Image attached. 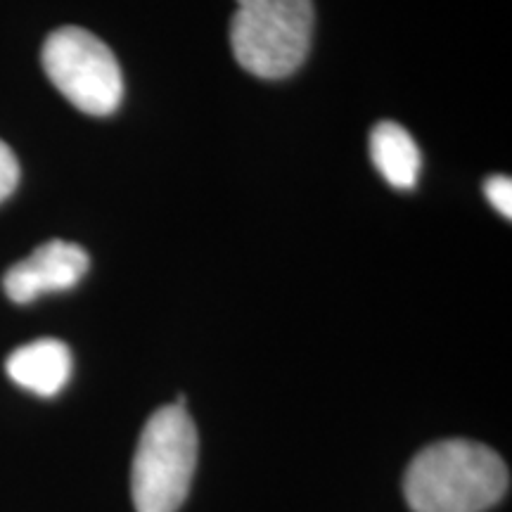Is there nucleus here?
Listing matches in <instances>:
<instances>
[{
    "instance_id": "f257e3e1",
    "label": "nucleus",
    "mask_w": 512,
    "mask_h": 512,
    "mask_svg": "<svg viewBox=\"0 0 512 512\" xmlns=\"http://www.w3.org/2000/svg\"><path fill=\"white\" fill-rule=\"evenodd\" d=\"M510 472L494 448L448 439L408 465L406 501L415 512H484L508 494Z\"/></svg>"
},
{
    "instance_id": "f03ea898",
    "label": "nucleus",
    "mask_w": 512,
    "mask_h": 512,
    "mask_svg": "<svg viewBox=\"0 0 512 512\" xmlns=\"http://www.w3.org/2000/svg\"><path fill=\"white\" fill-rule=\"evenodd\" d=\"M197 467L195 422L181 403L152 413L138 439L131 470L136 512H176Z\"/></svg>"
},
{
    "instance_id": "7ed1b4c3",
    "label": "nucleus",
    "mask_w": 512,
    "mask_h": 512,
    "mask_svg": "<svg viewBox=\"0 0 512 512\" xmlns=\"http://www.w3.org/2000/svg\"><path fill=\"white\" fill-rule=\"evenodd\" d=\"M230 48L259 79H283L302 67L313 36V0H235Z\"/></svg>"
},
{
    "instance_id": "20e7f679",
    "label": "nucleus",
    "mask_w": 512,
    "mask_h": 512,
    "mask_svg": "<svg viewBox=\"0 0 512 512\" xmlns=\"http://www.w3.org/2000/svg\"><path fill=\"white\" fill-rule=\"evenodd\" d=\"M46 76L76 110L105 117L121 105L124 79L107 43L81 27H60L41 53Z\"/></svg>"
},
{
    "instance_id": "39448f33",
    "label": "nucleus",
    "mask_w": 512,
    "mask_h": 512,
    "mask_svg": "<svg viewBox=\"0 0 512 512\" xmlns=\"http://www.w3.org/2000/svg\"><path fill=\"white\" fill-rule=\"evenodd\" d=\"M86 249L67 240H50L5 273V294L15 304H29L50 292H67L88 273Z\"/></svg>"
},
{
    "instance_id": "423d86ee",
    "label": "nucleus",
    "mask_w": 512,
    "mask_h": 512,
    "mask_svg": "<svg viewBox=\"0 0 512 512\" xmlns=\"http://www.w3.org/2000/svg\"><path fill=\"white\" fill-rule=\"evenodd\" d=\"M5 370L22 389L38 396H55L72 377V351L60 339H36L12 351Z\"/></svg>"
},
{
    "instance_id": "0eeeda50",
    "label": "nucleus",
    "mask_w": 512,
    "mask_h": 512,
    "mask_svg": "<svg viewBox=\"0 0 512 512\" xmlns=\"http://www.w3.org/2000/svg\"><path fill=\"white\" fill-rule=\"evenodd\" d=\"M370 157L389 185L399 190L415 188L422 169V157L411 133L396 121H380L373 128Z\"/></svg>"
},
{
    "instance_id": "6e6552de",
    "label": "nucleus",
    "mask_w": 512,
    "mask_h": 512,
    "mask_svg": "<svg viewBox=\"0 0 512 512\" xmlns=\"http://www.w3.org/2000/svg\"><path fill=\"white\" fill-rule=\"evenodd\" d=\"M484 195L498 214L512 216V181L508 176H491L484 181Z\"/></svg>"
},
{
    "instance_id": "1a4fd4ad",
    "label": "nucleus",
    "mask_w": 512,
    "mask_h": 512,
    "mask_svg": "<svg viewBox=\"0 0 512 512\" xmlns=\"http://www.w3.org/2000/svg\"><path fill=\"white\" fill-rule=\"evenodd\" d=\"M19 183V162L8 143L0 140V202H5L15 192Z\"/></svg>"
}]
</instances>
